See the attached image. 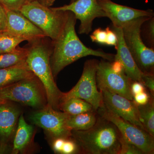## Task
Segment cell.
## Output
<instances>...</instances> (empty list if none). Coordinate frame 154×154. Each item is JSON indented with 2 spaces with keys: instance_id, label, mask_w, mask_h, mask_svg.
Here are the masks:
<instances>
[{
  "instance_id": "1",
  "label": "cell",
  "mask_w": 154,
  "mask_h": 154,
  "mask_svg": "<svg viewBox=\"0 0 154 154\" xmlns=\"http://www.w3.org/2000/svg\"><path fill=\"white\" fill-rule=\"evenodd\" d=\"M76 20L74 14L69 11L68 18L62 32L52 41L50 64L54 78L66 67L88 56L98 57L110 62L114 60V54L87 47L81 41L75 29Z\"/></svg>"
},
{
  "instance_id": "2",
  "label": "cell",
  "mask_w": 154,
  "mask_h": 154,
  "mask_svg": "<svg viewBox=\"0 0 154 154\" xmlns=\"http://www.w3.org/2000/svg\"><path fill=\"white\" fill-rule=\"evenodd\" d=\"M26 47L28 49L26 63L42 83L46 92L48 105L56 110H60L63 92L57 86L51 66L52 40L46 36L36 38L28 42Z\"/></svg>"
},
{
  "instance_id": "3",
  "label": "cell",
  "mask_w": 154,
  "mask_h": 154,
  "mask_svg": "<svg viewBox=\"0 0 154 154\" xmlns=\"http://www.w3.org/2000/svg\"><path fill=\"white\" fill-rule=\"evenodd\" d=\"M98 116L96 124L90 129L72 130L71 137L79 146L80 153L119 154L121 133L112 122Z\"/></svg>"
},
{
  "instance_id": "4",
  "label": "cell",
  "mask_w": 154,
  "mask_h": 154,
  "mask_svg": "<svg viewBox=\"0 0 154 154\" xmlns=\"http://www.w3.org/2000/svg\"><path fill=\"white\" fill-rule=\"evenodd\" d=\"M19 12L52 41L60 35L69 16V11L54 10L42 5L38 0L27 2Z\"/></svg>"
},
{
  "instance_id": "5",
  "label": "cell",
  "mask_w": 154,
  "mask_h": 154,
  "mask_svg": "<svg viewBox=\"0 0 154 154\" xmlns=\"http://www.w3.org/2000/svg\"><path fill=\"white\" fill-rule=\"evenodd\" d=\"M16 102L40 109L47 105L46 92L36 75L0 88V103Z\"/></svg>"
},
{
  "instance_id": "6",
  "label": "cell",
  "mask_w": 154,
  "mask_h": 154,
  "mask_svg": "<svg viewBox=\"0 0 154 154\" xmlns=\"http://www.w3.org/2000/svg\"><path fill=\"white\" fill-rule=\"evenodd\" d=\"M150 18L138 19L122 30L125 44L139 68L144 73L154 74V49L145 44L140 34L142 25Z\"/></svg>"
},
{
  "instance_id": "7",
  "label": "cell",
  "mask_w": 154,
  "mask_h": 154,
  "mask_svg": "<svg viewBox=\"0 0 154 154\" xmlns=\"http://www.w3.org/2000/svg\"><path fill=\"white\" fill-rule=\"evenodd\" d=\"M99 61L96 59L86 61L79 82L70 91L63 93L60 104L70 98H78L91 104L96 111L103 105L102 93L98 90L96 80Z\"/></svg>"
},
{
  "instance_id": "8",
  "label": "cell",
  "mask_w": 154,
  "mask_h": 154,
  "mask_svg": "<svg viewBox=\"0 0 154 154\" xmlns=\"http://www.w3.org/2000/svg\"><path fill=\"white\" fill-rule=\"evenodd\" d=\"M98 115L111 122L125 140L136 146L145 154L154 152V139L146 131L124 120L107 109L104 105L96 111Z\"/></svg>"
},
{
  "instance_id": "9",
  "label": "cell",
  "mask_w": 154,
  "mask_h": 154,
  "mask_svg": "<svg viewBox=\"0 0 154 154\" xmlns=\"http://www.w3.org/2000/svg\"><path fill=\"white\" fill-rule=\"evenodd\" d=\"M110 62L103 59L99 61L96 80L99 91L107 90L129 100H133V96L130 88L132 80L125 72H116L113 71Z\"/></svg>"
},
{
  "instance_id": "10",
  "label": "cell",
  "mask_w": 154,
  "mask_h": 154,
  "mask_svg": "<svg viewBox=\"0 0 154 154\" xmlns=\"http://www.w3.org/2000/svg\"><path fill=\"white\" fill-rule=\"evenodd\" d=\"M69 114L56 110L47 105L32 113L29 119L33 124L44 129L52 139L71 137L72 130L67 125Z\"/></svg>"
},
{
  "instance_id": "11",
  "label": "cell",
  "mask_w": 154,
  "mask_h": 154,
  "mask_svg": "<svg viewBox=\"0 0 154 154\" xmlns=\"http://www.w3.org/2000/svg\"><path fill=\"white\" fill-rule=\"evenodd\" d=\"M57 11H70L80 21L79 33L88 34L92 30L93 21L97 18L106 17L97 0H77L69 5L53 8Z\"/></svg>"
},
{
  "instance_id": "12",
  "label": "cell",
  "mask_w": 154,
  "mask_h": 154,
  "mask_svg": "<svg viewBox=\"0 0 154 154\" xmlns=\"http://www.w3.org/2000/svg\"><path fill=\"white\" fill-rule=\"evenodd\" d=\"M98 3L112 22L114 27L123 28L138 19L144 17H154L153 10H138L122 5L111 0H97Z\"/></svg>"
},
{
  "instance_id": "13",
  "label": "cell",
  "mask_w": 154,
  "mask_h": 154,
  "mask_svg": "<svg viewBox=\"0 0 154 154\" xmlns=\"http://www.w3.org/2000/svg\"><path fill=\"white\" fill-rule=\"evenodd\" d=\"M103 105L127 121L145 131L141 123L137 105L133 101L106 90H101ZM147 132V131H146Z\"/></svg>"
},
{
  "instance_id": "14",
  "label": "cell",
  "mask_w": 154,
  "mask_h": 154,
  "mask_svg": "<svg viewBox=\"0 0 154 154\" xmlns=\"http://www.w3.org/2000/svg\"><path fill=\"white\" fill-rule=\"evenodd\" d=\"M6 10L7 15L6 31L26 38L28 42L46 36L39 28L19 11L7 9Z\"/></svg>"
},
{
  "instance_id": "15",
  "label": "cell",
  "mask_w": 154,
  "mask_h": 154,
  "mask_svg": "<svg viewBox=\"0 0 154 154\" xmlns=\"http://www.w3.org/2000/svg\"><path fill=\"white\" fill-rule=\"evenodd\" d=\"M112 28L117 37V45L115 48L116 54L114 56V60L121 63L125 74L131 79L143 84V77L144 73L137 66L125 44L122 28L113 26Z\"/></svg>"
},
{
  "instance_id": "16",
  "label": "cell",
  "mask_w": 154,
  "mask_h": 154,
  "mask_svg": "<svg viewBox=\"0 0 154 154\" xmlns=\"http://www.w3.org/2000/svg\"><path fill=\"white\" fill-rule=\"evenodd\" d=\"M20 115V110L12 102L0 103V138L2 143L4 144L13 137Z\"/></svg>"
},
{
  "instance_id": "17",
  "label": "cell",
  "mask_w": 154,
  "mask_h": 154,
  "mask_svg": "<svg viewBox=\"0 0 154 154\" xmlns=\"http://www.w3.org/2000/svg\"><path fill=\"white\" fill-rule=\"evenodd\" d=\"M33 133V127L26 122L23 114H21L14 137L12 153L17 154L25 151L32 141Z\"/></svg>"
},
{
  "instance_id": "18",
  "label": "cell",
  "mask_w": 154,
  "mask_h": 154,
  "mask_svg": "<svg viewBox=\"0 0 154 154\" xmlns=\"http://www.w3.org/2000/svg\"><path fill=\"white\" fill-rule=\"evenodd\" d=\"M34 75L26 62L0 69V88Z\"/></svg>"
},
{
  "instance_id": "19",
  "label": "cell",
  "mask_w": 154,
  "mask_h": 154,
  "mask_svg": "<svg viewBox=\"0 0 154 154\" xmlns=\"http://www.w3.org/2000/svg\"><path fill=\"white\" fill-rule=\"evenodd\" d=\"M97 118L98 113L95 110L77 115H70L67 121V125L71 130H87L95 125Z\"/></svg>"
},
{
  "instance_id": "20",
  "label": "cell",
  "mask_w": 154,
  "mask_h": 154,
  "mask_svg": "<svg viewBox=\"0 0 154 154\" xmlns=\"http://www.w3.org/2000/svg\"><path fill=\"white\" fill-rule=\"evenodd\" d=\"M59 110L71 115L95 110L91 104L78 98H70L61 102L60 104Z\"/></svg>"
},
{
  "instance_id": "21",
  "label": "cell",
  "mask_w": 154,
  "mask_h": 154,
  "mask_svg": "<svg viewBox=\"0 0 154 154\" xmlns=\"http://www.w3.org/2000/svg\"><path fill=\"white\" fill-rule=\"evenodd\" d=\"M141 123L146 131L154 137V103L153 97L144 105H137Z\"/></svg>"
},
{
  "instance_id": "22",
  "label": "cell",
  "mask_w": 154,
  "mask_h": 154,
  "mask_svg": "<svg viewBox=\"0 0 154 154\" xmlns=\"http://www.w3.org/2000/svg\"><path fill=\"white\" fill-rule=\"evenodd\" d=\"M28 54L27 47L18 46L14 51L0 54V69L14 66L26 62Z\"/></svg>"
},
{
  "instance_id": "23",
  "label": "cell",
  "mask_w": 154,
  "mask_h": 154,
  "mask_svg": "<svg viewBox=\"0 0 154 154\" xmlns=\"http://www.w3.org/2000/svg\"><path fill=\"white\" fill-rule=\"evenodd\" d=\"M27 38L17 36L7 31L0 32V54L14 51Z\"/></svg>"
},
{
  "instance_id": "24",
  "label": "cell",
  "mask_w": 154,
  "mask_h": 154,
  "mask_svg": "<svg viewBox=\"0 0 154 154\" xmlns=\"http://www.w3.org/2000/svg\"><path fill=\"white\" fill-rule=\"evenodd\" d=\"M141 38L146 41L148 47L153 48L154 47V18L147 20L142 25L140 29Z\"/></svg>"
},
{
  "instance_id": "25",
  "label": "cell",
  "mask_w": 154,
  "mask_h": 154,
  "mask_svg": "<svg viewBox=\"0 0 154 154\" xmlns=\"http://www.w3.org/2000/svg\"><path fill=\"white\" fill-rule=\"evenodd\" d=\"M119 154H143V153L140 149L127 141L122 136L120 149Z\"/></svg>"
},
{
  "instance_id": "26",
  "label": "cell",
  "mask_w": 154,
  "mask_h": 154,
  "mask_svg": "<svg viewBox=\"0 0 154 154\" xmlns=\"http://www.w3.org/2000/svg\"><path fill=\"white\" fill-rule=\"evenodd\" d=\"M80 153V149L72 137L66 138L65 139L61 154H73Z\"/></svg>"
},
{
  "instance_id": "27",
  "label": "cell",
  "mask_w": 154,
  "mask_h": 154,
  "mask_svg": "<svg viewBox=\"0 0 154 154\" xmlns=\"http://www.w3.org/2000/svg\"><path fill=\"white\" fill-rule=\"evenodd\" d=\"M27 0H0V3L8 10L19 11Z\"/></svg>"
},
{
  "instance_id": "28",
  "label": "cell",
  "mask_w": 154,
  "mask_h": 154,
  "mask_svg": "<svg viewBox=\"0 0 154 154\" xmlns=\"http://www.w3.org/2000/svg\"><path fill=\"white\" fill-rule=\"evenodd\" d=\"M107 33L105 30L99 28L96 29L91 34L90 37L93 42L99 44L106 45Z\"/></svg>"
},
{
  "instance_id": "29",
  "label": "cell",
  "mask_w": 154,
  "mask_h": 154,
  "mask_svg": "<svg viewBox=\"0 0 154 154\" xmlns=\"http://www.w3.org/2000/svg\"><path fill=\"white\" fill-rule=\"evenodd\" d=\"M152 97L151 95L145 91L133 96V101L137 105H142L146 104Z\"/></svg>"
},
{
  "instance_id": "30",
  "label": "cell",
  "mask_w": 154,
  "mask_h": 154,
  "mask_svg": "<svg viewBox=\"0 0 154 154\" xmlns=\"http://www.w3.org/2000/svg\"><path fill=\"white\" fill-rule=\"evenodd\" d=\"M143 84L145 87L148 88L152 96L154 95V74L144 73L143 77Z\"/></svg>"
},
{
  "instance_id": "31",
  "label": "cell",
  "mask_w": 154,
  "mask_h": 154,
  "mask_svg": "<svg viewBox=\"0 0 154 154\" xmlns=\"http://www.w3.org/2000/svg\"><path fill=\"white\" fill-rule=\"evenodd\" d=\"M107 33L106 36V45L113 46L115 48L117 45V37L115 32L109 27H107L105 29Z\"/></svg>"
},
{
  "instance_id": "32",
  "label": "cell",
  "mask_w": 154,
  "mask_h": 154,
  "mask_svg": "<svg viewBox=\"0 0 154 154\" xmlns=\"http://www.w3.org/2000/svg\"><path fill=\"white\" fill-rule=\"evenodd\" d=\"M7 15L5 8L0 3V32L6 30Z\"/></svg>"
},
{
  "instance_id": "33",
  "label": "cell",
  "mask_w": 154,
  "mask_h": 154,
  "mask_svg": "<svg viewBox=\"0 0 154 154\" xmlns=\"http://www.w3.org/2000/svg\"><path fill=\"white\" fill-rule=\"evenodd\" d=\"M66 138L59 137L53 139L51 146L53 151L57 154H61L62 149Z\"/></svg>"
},
{
  "instance_id": "34",
  "label": "cell",
  "mask_w": 154,
  "mask_h": 154,
  "mask_svg": "<svg viewBox=\"0 0 154 154\" xmlns=\"http://www.w3.org/2000/svg\"><path fill=\"white\" fill-rule=\"evenodd\" d=\"M146 87L143 84L137 81H132L131 84V91L133 96L146 91Z\"/></svg>"
},
{
  "instance_id": "35",
  "label": "cell",
  "mask_w": 154,
  "mask_h": 154,
  "mask_svg": "<svg viewBox=\"0 0 154 154\" xmlns=\"http://www.w3.org/2000/svg\"><path fill=\"white\" fill-rule=\"evenodd\" d=\"M38 1L42 5L46 7H50L53 5L55 0H38Z\"/></svg>"
},
{
  "instance_id": "36",
  "label": "cell",
  "mask_w": 154,
  "mask_h": 154,
  "mask_svg": "<svg viewBox=\"0 0 154 154\" xmlns=\"http://www.w3.org/2000/svg\"><path fill=\"white\" fill-rule=\"evenodd\" d=\"M5 145L2 143H0V154H3L5 151Z\"/></svg>"
},
{
  "instance_id": "37",
  "label": "cell",
  "mask_w": 154,
  "mask_h": 154,
  "mask_svg": "<svg viewBox=\"0 0 154 154\" xmlns=\"http://www.w3.org/2000/svg\"><path fill=\"white\" fill-rule=\"evenodd\" d=\"M77 1V0H70V3L73 2H75V1Z\"/></svg>"
},
{
  "instance_id": "38",
  "label": "cell",
  "mask_w": 154,
  "mask_h": 154,
  "mask_svg": "<svg viewBox=\"0 0 154 154\" xmlns=\"http://www.w3.org/2000/svg\"><path fill=\"white\" fill-rule=\"evenodd\" d=\"M34 1V0H27L28 2H31V1Z\"/></svg>"
}]
</instances>
